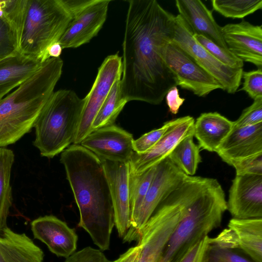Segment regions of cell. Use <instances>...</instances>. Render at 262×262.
<instances>
[{
	"label": "cell",
	"mask_w": 262,
	"mask_h": 262,
	"mask_svg": "<svg viewBox=\"0 0 262 262\" xmlns=\"http://www.w3.org/2000/svg\"><path fill=\"white\" fill-rule=\"evenodd\" d=\"M223 161H232L262 152V122L233 127L216 152Z\"/></svg>",
	"instance_id": "ffe728a7"
},
{
	"label": "cell",
	"mask_w": 262,
	"mask_h": 262,
	"mask_svg": "<svg viewBox=\"0 0 262 262\" xmlns=\"http://www.w3.org/2000/svg\"><path fill=\"white\" fill-rule=\"evenodd\" d=\"M209 237L205 236L188 251L180 262H205Z\"/></svg>",
	"instance_id": "f35d334b"
},
{
	"label": "cell",
	"mask_w": 262,
	"mask_h": 262,
	"mask_svg": "<svg viewBox=\"0 0 262 262\" xmlns=\"http://www.w3.org/2000/svg\"><path fill=\"white\" fill-rule=\"evenodd\" d=\"M80 219L78 224L100 250L109 249L114 214L109 184L101 160L80 144L61 154Z\"/></svg>",
	"instance_id": "7a4b0ae2"
},
{
	"label": "cell",
	"mask_w": 262,
	"mask_h": 262,
	"mask_svg": "<svg viewBox=\"0 0 262 262\" xmlns=\"http://www.w3.org/2000/svg\"><path fill=\"white\" fill-rule=\"evenodd\" d=\"M230 166L234 168L236 176L262 175V152L234 160Z\"/></svg>",
	"instance_id": "d6a6232c"
},
{
	"label": "cell",
	"mask_w": 262,
	"mask_h": 262,
	"mask_svg": "<svg viewBox=\"0 0 262 262\" xmlns=\"http://www.w3.org/2000/svg\"><path fill=\"white\" fill-rule=\"evenodd\" d=\"M194 121L190 116L178 118L176 122L151 148L142 154L134 151L128 162L130 172L140 173L168 157L182 139L193 136Z\"/></svg>",
	"instance_id": "e0dca14e"
},
{
	"label": "cell",
	"mask_w": 262,
	"mask_h": 262,
	"mask_svg": "<svg viewBox=\"0 0 262 262\" xmlns=\"http://www.w3.org/2000/svg\"><path fill=\"white\" fill-rule=\"evenodd\" d=\"M228 50L243 62L262 69V27L242 20L222 27Z\"/></svg>",
	"instance_id": "ac0fdd59"
},
{
	"label": "cell",
	"mask_w": 262,
	"mask_h": 262,
	"mask_svg": "<svg viewBox=\"0 0 262 262\" xmlns=\"http://www.w3.org/2000/svg\"><path fill=\"white\" fill-rule=\"evenodd\" d=\"M164 61L174 75L177 86L199 97H205L215 90H223L221 84L213 77L172 41L166 46Z\"/></svg>",
	"instance_id": "30bf717a"
},
{
	"label": "cell",
	"mask_w": 262,
	"mask_h": 262,
	"mask_svg": "<svg viewBox=\"0 0 262 262\" xmlns=\"http://www.w3.org/2000/svg\"><path fill=\"white\" fill-rule=\"evenodd\" d=\"M140 252V247L136 246L128 249L126 252L120 256L114 262H137Z\"/></svg>",
	"instance_id": "60d3db41"
},
{
	"label": "cell",
	"mask_w": 262,
	"mask_h": 262,
	"mask_svg": "<svg viewBox=\"0 0 262 262\" xmlns=\"http://www.w3.org/2000/svg\"><path fill=\"white\" fill-rule=\"evenodd\" d=\"M191 195L190 188L182 184L158 206L142 229L138 245L137 262H158L174 229L187 209Z\"/></svg>",
	"instance_id": "52a82bcc"
},
{
	"label": "cell",
	"mask_w": 262,
	"mask_h": 262,
	"mask_svg": "<svg viewBox=\"0 0 262 262\" xmlns=\"http://www.w3.org/2000/svg\"><path fill=\"white\" fill-rule=\"evenodd\" d=\"M110 0H91L72 17L58 42L62 49L75 48L97 35L107 16Z\"/></svg>",
	"instance_id": "4fadbf2b"
},
{
	"label": "cell",
	"mask_w": 262,
	"mask_h": 262,
	"mask_svg": "<svg viewBox=\"0 0 262 262\" xmlns=\"http://www.w3.org/2000/svg\"><path fill=\"white\" fill-rule=\"evenodd\" d=\"M165 97L169 111L174 115L178 114L185 99L180 97L177 86H174L169 89Z\"/></svg>",
	"instance_id": "ab89813d"
},
{
	"label": "cell",
	"mask_w": 262,
	"mask_h": 262,
	"mask_svg": "<svg viewBox=\"0 0 262 262\" xmlns=\"http://www.w3.org/2000/svg\"><path fill=\"white\" fill-rule=\"evenodd\" d=\"M133 135L114 124L94 130L80 145L102 160L128 163L133 154Z\"/></svg>",
	"instance_id": "5bb4252c"
},
{
	"label": "cell",
	"mask_w": 262,
	"mask_h": 262,
	"mask_svg": "<svg viewBox=\"0 0 262 262\" xmlns=\"http://www.w3.org/2000/svg\"><path fill=\"white\" fill-rule=\"evenodd\" d=\"M72 17L63 0H28L18 51L43 62L49 48L58 42Z\"/></svg>",
	"instance_id": "8992f818"
},
{
	"label": "cell",
	"mask_w": 262,
	"mask_h": 262,
	"mask_svg": "<svg viewBox=\"0 0 262 262\" xmlns=\"http://www.w3.org/2000/svg\"><path fill=\"white\" fill-rule=\"evenodd\" d=\"M43 62L17 51L0 61V100L32 76Z\"/></svg>",
	"instance_id": "7402d4cb"
},
{
	"label": "cell",
	"mask_w": 262,
	"mask_h": 262,
	"mask_svg": "<svg viewBox=\"0 0 262 262\" xmlns=\"http://www.w3.org/2000/svg\"><path fill=\"white\" fill-rule=\"evenodd\" d=\"M122 44V95L128 101L162 103L169 89L177 86L164 61L172 40L175 16L156 0H131Z\"/></svg>",
	"instance_id": "6da1fadb"
},
{
	"label": "cell",
	"mask_w": 262,
	"mask_h": 262,
	"mask_svg": "<svg viewBox=\"0 0 262 262\" xmlns=\"http://www.w3.org/2000/svg\"><path fill=\"white\" fill-rule=\"evenodd\" d=\"M101 160L109 184L114 210L115 226L119 237L123 239L130 228V223L129 163Z\"/></svg>",
	"instance_id": "9a60e30c"
},
{
	"label": "cell",
	"mask_w": 262,
	"mask_h": 262,
	"mask_svg": "<svg viewBox=\"0 0 262 262\" xmlns=\"http://www.w3.org/2000/svg\"><path fill=\"white\" fill-rule=\"evenodd\" d=\"M262 122V97L254 100L243 110L239 118L233 121V127L250 126Z\"/></svg>",
	"instance_id": "d590c367"
},
{
	"label": "cell",
	"mask_w": 262,
	"mask_h": 262,
	"mask_svg": "<svg viewBox=\"0 0 262 262\" xmlns=\"http://www.w3.org/2000/svg\"><path fill=\"white\" fill-rule=\"evenodd\" d=\"M233 127V121L217 112L201 114L194 124L193 137L200 148L216 152Z\"/></svg>",
	"instance_id": "cb8c5ba5"
},
{
	"label": "cell",
	"mask_w": 262,
	"mask_h": 262,
	"mask_svg": "<svg viewBox=\"0 0 262 262\" xmlns=\"http://www.w3.org/2000/svg\"><path fill=\"white\" fill-rule=\"evenodd\" d=\"M14 159L13 150L0 147V233L8 227L7 219L13 204L10 180Z\"/></svg>",
	"instance_id": "d4e9b609"
},
{
	"label": "cell",
	"mask_w": 262,
	"mask_h": 262,
	"mask_svg": "<svg viewBox=\"0 0 262 262\" xmlns=\"http://www.w3.org/2000/svg\"><path fill=\"white\" fill-rule=\"evenodd\" d=\"M200 149L199 145L193 141V136H189L177 144L168 157L185 174L193 176L202 162Z\"/></svg>",
	"instance_id": "484cf974"
},
{
	"label": "cell",
	"mask_w": 262,
	"mask_h": 262,
	"mask_svg": "<svg viewBox=\"0 0 262 262\" xmlns=\"http://www.w3.org/2000/svg\"><path fill=\"white\" fill-rule=\"evenodd\" d=\"M31 227L34 238L46 244L56 256L67 258L75 252L78 235L55 216H40L32 221Z\"/></svg>",
	"instance_id": "d6986e66"
},
{
	"label": "cell",
	"mask_w": 262,
	"mask_h": 262,
	"mask_svg": "<svg viewBox=\"0 0 262 262\" xmlns=\"http://www.w3.org/2000/svg\"><path fill=\"white\" fill-rule=\"evenodd\" d=\"M177 121V118L167 121L160 128L145 133L133 142L135 152L142 154L151 148Z\"/></svg>",
	"instance_id": "1f68e13d"
},
{
	"label": "cell",
	"mask_w": 262,
	"mask_h": 262,
	"mask_svg": "<svg viewBox=\"0 0 262 262\" xmlns=\"http://www.w3.org/2000/svg\"><path fill=\"white\" fill-rule=\"evenodd\" d=\"M185 50L207 72L222 86L223 90L234 94L242 78L243 68L226 66L213 57L199 43L193 32L179 14L175 16L174 30L171 40Z\"/></svg>",
	"instance_id": "9c48e42d"
},
{
	"label": "cell",
	"mask_w": 262,
	"mask_h": 262,
	"mask_svg": "<svg viewBox=\"0 0 262 262\" xmlns=\"http://www.w3.org/2000/svg\"><path fill=\"white\" fill-rule=\"evenodd\" d=\"M63 61L51 57L30 78L0 100V147L18 141L34 128L59 79Z\"/></svg>",
	"instance_id": "3957f363"
},
{
	"label": "cell",
	"mask_w": 262,
	"mask_h": 262,
	"mask_svg": "<svg viewBox=\"0 0 262 262\" xmlns=\"http://www.w3.org/2000/svg\"><path fill=\"white\" fill-rule=\"evenodd\" d=\"M195 40L223 64L233 68H243L244 62L228 49H225L207 38L193 34Z\"/></svg>",
	"instance_id": "4dcf8cb0"
},
{
	"label": "cell",
	"mask_w": 262,
	"mask_h": 262,
	"mask_svg": "<svg viewBox=\"0 0 262 262\" xmlns=\"http://www.w3.org/2000/svg\"><path fill=\"white\" fill-rule=\"evenodd\" d=\"M227 210L234 219L262 217V175L236 176L229 190Z\"/></svg>",
	"instance_id": "2e32d148"
},
{
	"label": "cell",
	"mask_w": 262,
	"mask_h": 262,
	"mask_svg": "<svg viewBox=\"0 0 262 262\" xmlns=\"http://www.w3.org/2000/svg\"><path fill=\"white\" fill-rule=\"evenodd\" d=\"M226 210L227 201L219 181L199 176L186 212L158 262H180L193 246L221 225Z\"/></svg>",
	"instance_id": "277c9868"
},
{
	"label": "cell",
	"mask_w": 262,
	"mask_h": 262,
	"mask_svg": "<svg viewBox=\"0 0 262 262\" xmlns=\"http://www.w3.org/2000/svg\"><path fill=\"white\" fill-rule=\"evenodd\" d=\"M176 6L193 34L202 35L221 47L228 49L224 41L222 27L212 12L200 0H176Z\"/></svg>",
	"instance_id": "44dd1931"
},
{
	"label": "cell",
	"mask_w": 262,
	"mask_h": 262,
	"mask_svg": "<svg viewBox=\"0 0 262 262\" xmlns=\"http://www.w3.org/2000/svg\"><path fill=\"white\" fill-rule=\"evenodd\" d=\"M212 8L227 18H243L262 8V0H212Z\"/></svg>",
	"instance_id": "f546056e"
},
{
	"label": "cell",
	"mask_w": 262,
	"mask_h": 262,
	"mask_svg": "<svg viewBox=\"0 0 262 262\" xmlns=\"http://www.w3.org/2000/svg\"><path fill=\"white\" fill-rule=\"evenodd\" d=\"M64 262H114L108 259L100 250L86 247L75 252Z\"/></svg>",
	"instance_id": "74e56055"
},
{
	"label": "cell",
	"mask_w": 262,
	"mask_h": 262,
	"mask_svg": "<svg viewBox=\"0 0 262 262\" xmlns=\"http://www.w3.org/2000/svg\"><path fill=\"white\" fill-rule=\"evenodd\" d=\"M122 57L118 54L107 56L98 69L97 77L88 94L81 113L74 144H80L92 132L93 121L114 83L121 79Z\"/></svg>",
	"instance_id": "8fae6325"
},
{
	"label": "cell",
	"mask_w": 262,
	"mask_h": 262,
	"mask_svg": "<svg viewBox=\"0 0 262 262\" xmlns=\"http://www.w3.org/2000/svg\"><path fill=\"white\" fill-rule=\"evenodd\" d=\"M187 176L169 157L156 166L150 185L137 215L130 221V228L123 238L124 242L138 240L142 229L159 204L182 183Z\"/></svg>",
	"instance_id": "ba28073f"
},
{
	"label": "cell",
	"mask_w": 262,
	"mask_h": 262,
	"mask_svg": "<svg viewBox=\"0 0 262 262\" xmlns=\"http://www.w3.org/2000/svg\"><path fill=\"white\" fill-rule=\"evenodd\" d=\"M62 48L58 42H56L52 44L48 50V56L51 57H59Z\"/></svg>",
	"instance_id": "b9f144b4"
},
{
	"label": "cell",
	"mask_w": 262,
	"mask_h": 262,
	"mask_svg": "<svg viewBox=\"0 0 262 262\" xmlns=\"http://www.w3.org/2000/svg\"><path fill=\"white\" fill-rule=\"evenodd\" d=\"M44 253L25 233L7 227L0 233V262H43Z\"/></svg>",
	"instance_id": "603a6c76"
},
{
	"label": "cell",
	"mask_w": 262,
	"mask_h": 262,
	"mask_svg": "<svg viewBox=\"0 0 262 262\" xmlns=\"http://www.w3.org/2000/svg\"><path fill=\"white\" fill-rule=\"evenodd\" d=\"M84 103L71 90L53 93L34 127L33 144L42 157L53 158L73 143Z\"/></svg>",
	"instance_id": "5b68a950"
},
{
	"label": "cell",
	"mask_w": 262,
	"mask_h": 262,
	"mask_svg": "<svg viewBox=\"0 0 262 262\" xmlns=\"http://www.w3.org/2000/svg\"><path fill=\"white\" fill-rule=\"evenodd\" d=\"M205 262H253L235 252L234 249L211 245L206 251Z\"/></svg>",
	"instance_id": "836d02e7"
},
{
	"label": "cell",
	"mask_w": 262,
	"mask_h": 262,
	"mask_svg": "<svg viewBox=\"0 0 262 262\" xmlns=\"http://www.w3.org/2000/svg\"><path fill=\"white\" fill-rule=\"evenodd\" d=\"M209 243L220 247L239 249L253 262H262V217L246 219L232 218L228 228Z\"/></svg>",
	"instance_id": "7c38bea8"
},
{
	"label": "cell",
	"mask_w": 262,
	"mask_h": 262,
	"mask_svg": "<svg viewBox=\"0 0 262 262\" xmlns=\"http://www.w3.org/2000/svg\"><path fill=\"white\" fill-rule=\"evenodd\" d=\"M156 166L139 174H133L130 171L129 193L130 221L136 216L142 204L152 180Z\"/></svg>",
	"instance_id": "f1b7e54d"
},
{
	"label": "cell",
	"mask_w": 262,
	"mask_h": 262,
	"mask_svg": "<svg viewBox=\"0 0 262 262\" xmlns=\"http://www.w3.org/2000/svg\"><path fill=\"white\" fill-rule=\"evenodd\" d=\"M15 36L10 27L0 18V61L18 51Z\"/></svg>",
	"instance_id": "e575fe53"
},
{
	"label": "cell",
	"mask_w": 262,
	"mask_h": 262,
	"mask_svg": "<svg viewBox=\"0 0 262 262\" xmlns=\"http://www.w3.org/2000/svg\"><path fill=\"white\" fill-rule=\"evenodd\" d=\"M243 88L240 90L246 92L253 100L262 97V69L244 72Z\"/></svg>",
	"instance_id": "8d00e7d4"
},
{
	"label": "cell",
	"mask_w": 262,
	"mask_h": 262,
	"mask_svg": "<svg viewBox=\"0 0 262 262\" xmlns=\"http://www.w3.org/2000/svg\"><path fill=\"white\" fill-rule=\"evenodd\" d=\"M28 1H0V18L10 27L15 36L18 47L26 16Z\"/></svg>",
	"instance_id": "83f0119b"
},
{
	"label": "cell",
	"mask_w": 262,
	"mask_h": 262,
	"mask_svg": "<svg viewBox=\"0 0 262 262\" xmlns=\"http://www.w3.org/2000/svg\"><path fill=\"white\" fill-rule=\"evenodd\" d=\"M127 101L122 95L121 79L113 85L92 124V131L114 124Z\"/></svg>",
	"instance_id": "4316f807"
}]
</instances>
